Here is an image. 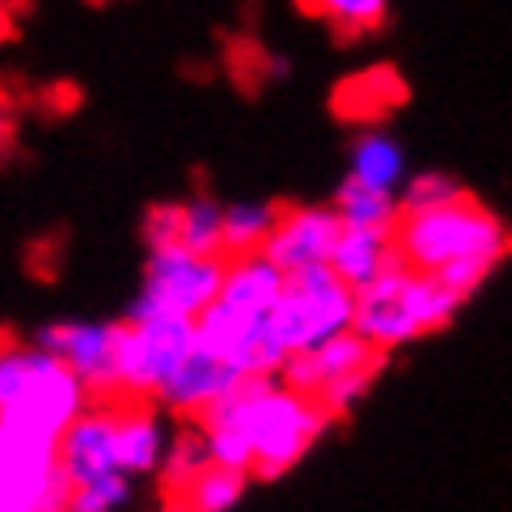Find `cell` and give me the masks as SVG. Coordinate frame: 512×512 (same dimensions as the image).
<instances>
[{
    "label": "cell",
    "instance_id": "1",
    "mask_svg": "<svg viewBox=\"0 0 512 512\" xmlns=\"http://www.w3.org/2000/svg\"><path fill=\"white\" fill-rule=\"evenodd\" d=\"M326 426L330 417L309 395L278 387L274 378H243L209 413H200V434L213 465L256 478H283L287 469H296Z\"/></svg>",
    "mask_w": 512,
    "mask_h": 512
},
{
    "label": "cell",
    "instance_id": "2",
    "mask_svg": "<svg viewBox=\"0 0 512 512\" xmlns=\"http://www.w3.org/2000/svg\"><path fill=\"white\" fill-rule=\"evenodd\" d=\"M456 291H447L434 274H417L395 256L374 283L352 291V335H361L369 348L387 356L408 339H421L430 330H443L460 309Z\"/></svg>",
    "mask_w": 512,
    "mask_h": 512
},
{
    "label": "cell",
    "instance_id": "3",
    "mask_svg": "<svg viewBox=\"0 0 512 512\" xmlns=\"http://www.w3.org/2000/svg\"><path fill=\"white\" fill-rule=\"evenodd\" d=\"M395 256L417 274H439L447 265H499L508 252V230L504 222L486 209V204L456 196L452 204L426 213H400V222L391 226Z\"/></svg>",
    "mask_w": 512,
    "mask_h": 512
},
{
    "label": "cell",
    "instance_id": "4",
    "mask_svg": "<svg viewBox=\"0 0 512 512\" xmlns=\"http://www.w3.org/2000/svg\"><path fill=\"white\" fill-rule=\"evenodd\" d=\"M87 408L83 382L35 343H0V426L57 443Z\"/></svg>",
    "mask_w": 512,
    "mask_h": 512
},
{
    "label": "cell",
    "instance_id": "5",
    "mask_svg": "<svg viewBox=\"0 0 512 512\" xmlns=\"http://www.w3.org/2000/svg\"><path fill=\"white\" fill-rule=\"evenodd\" d=\"M270 330L287 356L322 348L326 339L352 330V287L339 283L326 265L287 274V287L270 309Z\"/></svg>",
    "mask_w": 512,
    "mask_h": 512
},
{
    "label": "cell",
    "instance_id": "6",
    "mask_svg": "<svg viewBox=\"0 0 512 512\" xmlns=\"http://www.w3.org/2000/svg\"><path fill=\"white\" fill-rule=\"evenodd\" d=\"M191 348H196V322L183 317L122 322L113 335V395L122 400L157 395Z\"/></svg>",
    "mask_w": 512,
    "mask_h": 512
},
{
    "label": "cell",
    "instance_id": "7",
    "mask_svg": "<svg viewBox=\"0 0 512 512\" xmlns=\"http://www.w3.org/2000/svg\"><path fill=\"white\" fill-rule=\"evenodd\" d=\"M222 274H226V256H196V252L178 248V243L152 248L144 291L131 304L126 322H148V317H183V322H196L217 300Z\"/></svg>",
    "mask_w": 512,
    "mask_h": 512
},
{
    "label": "cell",
    "instance_id": "8",
    "mask_svg": "<svg viewBox=\"0 0 512 512\" xmlns=\"http://www.w3.org/2000/svg\"><path fill=\"white\" fill-rule=\"evenodd\" d=\"M0 508L66 512L70 482L57 465V443L0 426Z\"/></svg>",
    "mask_w": 512,
    "mask_h": 512
},
{
    "label": "cell",
    "instance_id": "9",
    "mask_svg": "<svg viewBox=\"0 0 512 512\" xmlns=\"http://www.w3.org/2000/svg\"><path fill=\"white\" fill-rule=\"evenodd\" d=\"M196 343L209 348L226 369H235L239 378H274L287 361L283 343L270 330V313L243 317L222 304H209L196 317Z\"/></svg>",
    "mask_w": 512,
    "mask_h": 512
},
{
    "label": "cell",
    "instance_id": "10",
    "mask_svg": "<svg viewBox=\"0 0 512 512\" xmlns=\"http://www.w3.org/2000/svg\"><path fill=\"white\" fill-rule=\"evenodd\" d=\"M113 335L118 326L109 322H53L40 326L35 348L48 352L57 365H66L83 382L87 395H113Z\"/></svg>",
    "mask_w": 512,
    "mask_h": 512
},
{
    "label": "cell",
    "instance_id": "11",
    "mask_svg": "<svg viewBox=\"0 0 512 512\" xmlns=\"http://www.w3.org/2000/svg\"><path fill=\"white\" fill-rule=\"evenodd\" d=\"M343 222L335 209H317V204H296V209H278V222L270 230V239L261 243V256L270 265H278L283 274H300L313 265L330 261Z\"/></svg>",
    "mask_w": 512,
    "mask_h": 512
},
{
    "label": "cell",
    "instance_id": "12",
    "mask_svg": "<svg viewBox=\"0 0 512 512\" xmlns=\"http://www.w3.org/2000/svg\"><path fill=\"white\" fill-rule=\"evenodd\" d=\"M382 365V352H374L361 335L343 330V335L326 339L322 348H309V352H296L283 361V387H291L296 395H313L330 387L335 378H348V374H361V369H378Z\"/></svg>",
    "mask_w": 512,
    "mask_h": 512
},
{
    "label": "cell",
    "instance_id": "13",
    "mask_svg": "<svg viewBox=\"0 0 512 512\" xmlns=\"http://www.w3.org/2000/svg\"><path fill=\"white\" fill-rule=\"evenodd\" d=\"M57 465L66 473L70 491L105 473L118 469V452H113V408H83L57 439Z\"/></svg>",
    "mask_w": 512,
    "mask_h": 512
},
{
    "label": "cell",
    "instance_id": "14",
    "mask_svg": "<svg viewBox=\"0 0 512 512\" xmlns=\"http://www.w3.org/2000/svg\"><path fill=\"white\" fill-rule=\"evenodd\" d=\"M235 382H243L235 369H226L209 348L196 343V348L183 356V365L170 374V382L157 391V400L165 408H174V413H183V417H200V413H209Z\"/></svg>",
    "mask_w": 512,
    "mask_h": 512
},
{
    "label": "cell",
    "instance_id": "15",
    "mask_svg": "<svg viewBox=\"0 0 512 512\" xmlns=\"http://www.w3.org/2000/svg\"><path fill=\"white\" fill-rule=\"evenodd\" d=\"M283 287H287V274L265 261L261 252L235 256V261H226V274H222V287H217L213 304H222L230 313H243V317H261L278 304Z\"/></svg>",
    "mask_w": 512,
    "mask_h": 512
},
{
    "label": "cell",
    "instance_id": "16",
    "mask_svg": "<svg viewBox=\"0 0 512 512\" xmlns=\"http://www.w3.org/2000/svg\"><path fill=\"white\" fill-rule=\"evenodd\" d=\"M395 261V243H391V230H369V226H343L335 248H330V261L326 270L348 283L352 291H361L365 283L387 270Z\"/></svg>",
    "mask_w": 512,
    "mask_h": 512
},
{
    "label": "cell",
    "instance_id": "17",
    "mask_svg": "<svg viewBox=\"0 0 512 512\" xmlns=\"http://www.w3.org/2000/svg\"><path fill=\"white\" fill-rule=\"evenodd\" d=\"M404 96L408 92L395 70H387V66L361 70L335 87V113L348 122H382L391 109L404 105Z\"/></svg>",
    "mask_w": 512,
    "mask_h": 512
},
{
    "label": "cell",
    "instance_id": "18",
    "mask_svg": "<svg viewBox=\"0 0 512 512\" xmlns=\"http://www.w3.org/2000/svg\"><path fill=\"white\" fill-rule=\"evenodd\" d=\"M113 452H118V469L126 478H131V473H152L165 452L161 421L152 417L148 408H135V404L113 408Z\"/></svg>",
    "mask_w": 512,
    "mask_h": 512
},
{
    "label": "cell",
    "instance_id": "19",
    "mask_svg": "<svg viewBox=\"0 0 512 512\" xmlns=\"http://www.w3.org/2000/svg\"><path fill=\"white\" fill-rule=\"evenodd\" d=\"M404 148L395 144V139L387 131H365L361 139L352 144V174L356 183L374 187V191H387V196H395V187L404 183Z\"/></svg>",
    "mask_w": 512,
    "mask_h": 512
},
{
    "label": "cell",
    "instance_id": "20",
    "mask_svg": "<svg viewBox=\"0 0 512 512\" xmlns=\"http://www.w3.org/2000/svg\"><path fill=\"white\" fill-rule=\"evenodd\" d=\"M335 217L343 226H369V230H391L400 222V204L387 191H374L356 178H343L335 191Z\"/></svg>",
    "mask_w": 512,
    "mask_h": 512
},
{
    "label": "cell",
    "instance_id": "21",
    "mask_svg": "<svg viewBox=\"0 0 512 512\" xmlns=\"http://www.w3.org/2000/svg\"><path fill=\"white\" fill-rule=\"evenodd\" d=\"M278 222V204H230L222 209V256H252L270 239Z\"/></svg>",
    "mask_w": 512,
    "mask_h": 512
},
{
    "label": "cell",
    "instance_id": "22",
    "mask_svg": "<svg viewBox=\"0 0 512 512\" xmlns=\"http://www.w3.org/2000/svg\"><path fill=\"white\" fill-rule=\"evenodd\" d=\"M300 9L309 18L330 22L343 40L374 35L382 22H387V0H300Z\"/></svg>",
    "mask_w": 512,
    "mask_h": 512
},
{
    "label": "cell",
    "instance_id": "23",
    "mask_svg": "<svg viewBox=\"0 0 512 512\" xmlns=\"http://www.w3.org/2000/svg\"><path fill=\"white\" fill-rule=\"evenodd\" d=\"M209 447H204V434L200 430H183L178 439H165V452H161V486L170 491L174 499L187 491L191 478H200L209 469Z\"/></svg>",
    "mask_w": 512,
    "mask_h": 512
},
{
    "label": "cell",
    "instance_id": "24",
    "mask_svg": "<svg viewBox=\"0 0 512 512\" xmlns=\"http://www.w3.org/2000/svg\"><path fill=\"white\" fill-rule=\"evenodd\" d=\"M178 248L196 256H222V204L209 196L178 204Z\"/></svg>",
    "mask_w": 512,
    "mask_h": 512
},
{
    "label": "cell",
    "instance_id": "25",
    "mask_svg": "<svg viewBox=\"0 0 512 512\" xmlns=\"http://www.w3.org/2000/svg\"><path fill=\"white\" fill-rule=\"evenodd\" d=\"M243 486H248V473H235V469H222V465H209L200 478H191V486L178 499L191 508V512H226L239 504Z\"/></svg>",
    "mask_w": 512,
    "mask_h": 512
},
{
    "label": "cell",
    "instance_id": "26",
    "mask_svg": "<svg viewBox=\"0 0 512 512\" xmlns=\"http://www.w3.org/2000/svg\"><path fill=\"white\" fill-rule=\"evenodd\" d=\"M456 196H465L452 178L439 174V170H426V174H413L404 187V196L395 200L400 213H426V209H439V204H452Z\"/></svg>",
    "mask_w": 512,
    "mask_h": 512
},
{
    "label": "cell",
    "instance_id": "27",
    "mask_svg": "<svg viewBox=\"0 0 512 512\" xmlns=\"http://www.w3.org/2000/svg\"><path fill=\"white\" fill-rule=\"evenodd\" d=\"M126 499H131V482L126 473H105V478H92L70 491V508L74 512H118Z\"/></svg>",
    "mask_w": 512,
    "mask_h": 512
},
{
    "label": "cell",
    "instance_id": "28",
    "mask_svg": "<svg viewBox=\"0 0 512 512\" xmlns=\"http://www.w3.org/2000/svg\"><path fill=\"white\" fill-rule=\"evenodd\" d=\"M144 239H148V248L178 243V204H152L144 213Z\"/></svg>",
    "mask_w": 512,
    "mask_h": 512
},
{
    "label": "cell",
    "instance_id": "29",
    "mask_svg": "<svg viewBox=\"0 0 512 512\" xmlns=\"http://www.w3.org/2000/svg\"><path fill=\"white\" fill-rule=\"evenodd\" d=\"M9 144H14V105L0 92V152H9Z\"/></svg>",
    "mask_w": 512,
    "mask_h": 512
},
{
    "label": "cell",
    "instance_id": "30",
    "mask_svg": "<svg viewBox=\"0 0 512 512\" xmlns=\"http://www.w3.org/2000/svg\"><path fill=\"white\" fill-rule=\"evenodd\" d=\"M161 512H191V508H187V504H183V499H170V504H165V508H161Z\"/></svg>",
    "mask_w": 512,
    "mask_h": 512
},
{
    "label": "cell",
    "instance_id": "31",
    "mask_svg": "<svg viewBox=\"0 0 512 512\" xmlns=\"http://www.w3.org/2000/svg\"><path fill=\"white\" fill-rule=\"evenodd\" d=\"M0 512H31V508H0Z\"/></svg>",
    "mask_w": 512,
    "mask_h": 512
},
{
    "label": "cell",
    "instance_id": "32",
    "mask_svg": "<svg viewBox=\"0 0 512 512\" xmlns=\"http://www.w3.org/2000/svg\"><path fill=\"white\" fill-rule=\"evenodd\" d=\"M66 512H74V508H66Z\"/></svg>",
    "mask_w": 512,
    "mask_h": 512
}]
</instances>
